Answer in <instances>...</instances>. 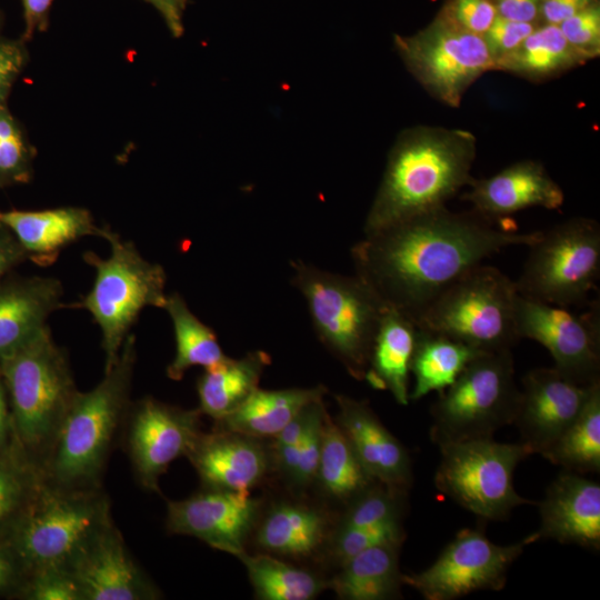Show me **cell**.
Returning <instances> with one entry per match:
<instances>
[{"mask_svg": "<svg viewBox=\"0 0 600 600\" xmlns=\"http://www.w3.org/2000/svg\"><path fill=\"white\" fill-rule=\"evenodd\" d=\"M326 413L322 400L317 401L301 438L297 466L291 476V479L299 484H308L317 478Z\"/></svg>", "mask_w": 600, "mask_h": 600, "instance_id": "42", "label": "cell"}, {"mask_svg": "<svg viewBox=\"0 0 600 600\" xmlns=\"http://www.w3.org/2000/svg\"><path fill=\"white\" fill-rule=\"evenodd\" d=\"M393 43L417 82L450 108H458L468 89L493 70L482 36L458 28L439 13L413 34H394Z\"/></svg>", "mask_w": 600, "mask_h": 600, "instance_id": "12", "label": "cell"}, {"mask_svg": "<svg viewBox=\"0 0 600 600\" xmlns=\"http://www.w3.org/2000/svg\"><path fill=\"white\" fill-rule=\"evenodd\" d=\"M2 26H3V14H2V12L0 11V38H1V29H2Z\"/></svg>", "mask_w": 600, "mask_h": 600, "instance_id": "53", "label": "cell"}, {"mask_svg": "<svg viewBox=\"0 0 600 600\" xmlns=\"http://www.w3.org/2000/svg\"><path fill=\"white\" fill-rule=\"evenodd\" d=\"M592 384H578L554 367L530 370L522 379L512 423L521 442L533 453H544L579 416Z\"/></svg>", "mask_w": 600, "mask_h": 600, "instance_id": "18", "label": "cell"}, {"mask_svg": "<svg viewBox=\"0 0 600 600\" xmlns=\"http://www.w3.org/2000/svg\"><path fill=\"white\" fill-rule=\"evenodd\" d=\"M551 463L576 473L600 470V381L592 384L589 397L576 420L541 454Z\"/></svg>", "mask_w": 600, "mask_h": 600, "instance_id": "35", "label": "cell"}, {"mask_svg": "<svg viewBox=\"0 0 600 600\" xmlns=\"http://www.w3.org/2000/svg\"><path fill=\"white\" fill-rule=\"evenodd\" d=\"M537 540L532 533L517 543L499 546L480 529H463L431 566L417 573L402 574V583L427 600H454L474 591L500 590L510 566Z\"/></svg>", "mask_w": 600, "mask_h": 600, "instance_id": "13", "label": "cell"}, {"mask_svg": "<svg viewBox=\"0 0 600 600\" xmlns=\"http://www.w3.org/2000/svg\"><path fill=\"white\" fill-rule=\"evenodd\" d=\"M82 600H158L162 592L132 557L113 522L103 524L67 568Z\"/></svg>", "mask_w": 600, "mask_h": 600, "instance_id": "16", "label": "cell"}, {"mask_svg": "<svg viewBox=\"0 0 600 600\" xmlns=\"http://www.w3.org/2000/svg\"><path fill=\"white\" fill-rule=\"evenodd\" d=\"M482 353L486 352L459 340L419 328L411 360L414 384L410 400H420L432 391L442 392Z\"/></svg>", "mask_w": 600, "mask_h": 600, "instance_id": "29", "label": "cell"}, {"mask_svg": "<svg viewBox=\"0 0 600 600\" xmlns=\"http://www.w3.org/2000/svg\"><path fill=\"white\" fill-rule=\"evenodd\" d=\"M246 567L258 598L263 600H310L324 588L323 582L306 570L269 554L237 557Z\"/></svg>", "mask_w": 600, "mask_h": 600, "instance_id": "36", "label": "cell"}, {"mask_svg": "<svg viewBox=\"0 0 600 600\" xmlns=\"http://www.w3.org/2000/svg\"><path fill=\"white\" fill-rule=\"evenodd\" d=\"M201 411L184 409L147 396L131 401L121 428L123 449L137 482L159 492L169 466L190 452L199 436Z\"/></svg>", "mask_w": 600, "mask_h": 600, "instance_id": "14", "label": "cell"}, {"mask_svg": "<svg viewBox=\"0 0 600 600\" xmlns=\"http://www.w3.org/2000/svg\"><path fill=\"white\" fill-rule=\"evenodd\" d=\"M136 362V337L129 333L101 381L89 391L77 392L41 468L47 482L66 489L102 488L110 453L131 403Z\"/></svg>", "mask_w": 600, "mask_h": 600, "instance_id": "3", "label": "cell"}, {"mask_svg": "<svg viewBox=\"0 0 600 600\" xmlns=\"http://www.w3.org/2000/svg\"><path fill=\"white\" fill-rule=\"evenodd\" d=\"M152 4L174 38L183 34V12L187 0H144Z\"/></svg>", "mask_w": 600, "mask_h": 600, "instance_id": "51", "label": "cell"}, {"mask_svg": "<svg viewBox=\"0 0 600 600\" xmlns=\"http://www.w3.org/2000/svg\"><path fill=\"white\" fill-rule=\"evenodd\" d=\"M63 288L52 277L9 276L0 283V357L16 350L64 307Z\"/></svg>", "mask_w": 600, "mask_h": 600, "instance_id": "24", "label": "cell"}, {"mask_svg": "<svg viewBox=\"0 0 600 600\" xmlns=\"http://www.w3.org/2000/svg\"><path fill=\"white\" fill-rule=\"evenodd\" d=\"M439 449L441 459L434 484L463 509L483 519L502 520L516 507L532 503L513 487L517 466L533 453L523 442L482 438L442 444Z\"/></svg>", "mask_w": 600, "mask_h": 600, "instance_id": "10", "label": "cell"}, {"mask_svg": "<svg viewBox=\"0 0 600 600\" xmlns=\"http://www.w3.org/2000/svg\"><path fill=\"white\" fill-rule=\"evenodd\" d=\"M517 296L514 281L481 263L440 293L416 323L482 352L508 350L520 340L514 327Z\"/></svg>", "mask_w": 600, "mask_h": 600, "instance_id": "7", "label": "cell"}, {"mask_svg": "<svg viewBox=\"0 0 600 600\" xmlns=\"http://www.w3.org/2000/svg\"><path fill=\"white\" fill-rule=\"evenodd\" d=\"M0 221L12 232L27 259L37 266H50L60 252L84 237L102 238L104 227L94 222L91 212L81 207L44 210L0 211Z\"/></svg>", "mask_w": 600, "mask_h": 600, "instance_id": "22", "label": "cell"}, {"mask_svg": "<svg viewBox=\"0 0 600 600\" xmlns=\"http://www.w3.org/2000/svg\"><path fill=\"white\" fill-rule=\"evenodd\" d=\"M498 16L518 22L540 23L539 0H492Z\"/></svg>", "mask_w": 600, "mask_h": 600, "instance_id": "50", "label": "cell"}, {"mask_svg": "<svg viewBox=\"0 0 600 600\" xmlns=\"http://www.w3.org/2000/svg\"><path fill=\"white\" fill-rule=\"evenodd\" d=\"M326 392L323 386L282 390L257 388L238 409L217 422L222 430L251 438L276 437L306 406L323 399Z\"/></svg>", "mask_w": 600, "mask_h": 600, "instance_id": "26", "label": "cell"}, {"mask_svg": "<svg viewBox=\"0 0 600 600\" xmlns=\"http://www.w3.org/2000/svg\"><path fill=\"white\" fill-rule=\"evenodd\" d=\"M404 531L400 520L360 527H340L333 542V553L340 564L353 556L384 543H402Z\"/></svg>", "mask_w": 600, "mask_h": 600, "instance_id": "39", "label": "cell"}, {"mask_svg": "<svg viewBox=\"0 0 600 600\" xmlns=\"http://www.w3.org/2000/svg\"><path fill=\"white\" fill-rule=\"evenodd\" d=\"M163 309L172 322L176 340V356L167 367L171 380H181L192 367L206 369L227 357L216 332L189 309L178 292L167 296Z\"/></svg>", "mask_w": 600, "mask_h": 600, "instance_id": "32", "label": "cell"}, {"mask_svg": "<svg viewBox=\"0 0 600 600\" xmlns=\"http://www.w3.org/2000/svg\"><path fill=\"white\" fill-rule=\"evenodd\" d=\"M36 149L8 106H0V190L29 183Z\"/></svg>", "mask_w": 600, "mask_h": 600, "instance_id": "37", "label": "cell"}, {"mask_svg": "<svg viewBox=\"0 0 600 600\" xmlns=\"http://www.w3.org/2000/svg\"><path fill=\"white\" fill-rule=\"evenodd\" d=\"M514 327L519 339L542 344L554 360V368L567 379L589 386L600 381L599 303L576 314L568 307L526 298L518 293Z\"/></svg>", "mask_w": 600, "mask_h": 600, "instance_id": "15", "label": "cell"}, {"mask_svg": "<svg viewBox=\"0 0 600 600\" xmlns=\"http://www.w3.org/2000/svg\"><path fill=\"white\" fill-rule=\"evenodd\" d=\"M111 519V501L102 488L66 489L42 479L11 543L28 573L47 567L68 568Z\"/></svg>", "mask_w": 600, "mask_h": 600, "instance_id": "9", "label": "cell"}, {"mask_svg": "<svg viewBox=\"0 0 600 600\" xmlns=\"http://www.w3.org/2000/svg\"><path fill=\"white\" fill-rule=\"evenodd\" d=\"M268 364L269 354L257 350L240 359L226 357L206 368L197 381L201 413L218 421L233 412L258 388Z\"/></svg>", "mask_w": 600, "mask_h": 600, "instance_id": "27", "label": "cell"}, {"mask_svg": "<svg viewBox=\"0 0 600 600\" xmlns=\"http://www.w3.org/2000/svg\"><path fill=\"white\" fill-rule=\"evenodd\" d=\"M418 330L412 319L387 308L380 320L363 378L373 389L388 390L402 406L410 401L409 376Z\"/></svg>", "mask_w": 600, "mask_h": 600, "instance_id": "25", "label": "cell"}, {"mask_svg": "<svg viewBox=\"0 0 600 600\" xmlns=\"http://www.w3.org/2000/svg\"><path fill=\"white\" fill-rule=\"evenodd\" d=\"M27 260L26 252L16 237L0 221V283L10 276L16 267Z\"/></svg>", "mask_w": 600, "mask_h": 600, "instance_id": "49", "label": "cell"}, {"mask_svg": "<svg viewBox=\"0 0 600 600\" xmlns=\"http://www.w3.org/2000/svg\"><path fill=\"white\" fill-rule=\"evenodd\" d=\"M326 520L318 511L296 504L273 507L259 527L258 543L284 556H308L321 543Z\"/></svg>", "mask_w": 600, "mask_h": 600, "instance_id": "33", "label": "cell"}, {"mask_svg": "<svg viewBox=\"0 0 600 600\" xmlns=\"http://www.w3.org/2000/svg\"><path fill=\"white\" fill-rule=\"evenodd\" d=\"M317 477L331 496L350 501L377 482L361 464L339 424L328 413L323 420Z\"/></svg>", "mask_w": 600, "mask_h": 600, "instance_id": "34", "label": "cell"}, {"mask_svg": "<svg viewBox=\"0 0 600 600\" xmlns=\"http://www.w3.org/2000/svg\"><path fill=\"white\" fill-rule=\"evenodd\" d=\"M28 60L24 40L0 38V106L7 104L11 89Z\"/></svg>", "mask_w": 600, "mask_h": 600, "instance_id": "45", "label": "cell"}, {"mask_svg": "<svg viewBox=\"0 0 600 600\" xmlns=\"http://www.w3.org/2000/svg\"><path fill=\"white\" fill-rule=\"evenodd\" d=\"M28 571L11 542H0V598L18 599Z\"/></svg>", "mask_w": 600, "mask_h": 600, "instance_id": "46", "label": "cell"}, {"mask_svg": "<svg viewBox=\"0 0 600 600\" xmlns=\"http://www.w3.org/2000/svg\"><path fill=\"white\" fill-rule=\"evenodd\" d=\"M207 488L249 490L268 468L263 448L254 438L219 429L199 436L187 454Z\"/></svg>", "mask_w": 600, "mask_h": 600, "instance_id": "23", "label": "cell"}, {"mask_svg": "<svg viewBox=\"0 0 600 600\" xmlns=\"http://www.w3.org/2000/svg\"><path fill=\"white\" fill-rule=\"evenodd\" d=\"M102 239L110 246L107 258L93 251L83 260L94 268L92 288L69 307L87 310L101 332L104 371L117 361L126 338L147 307L163 309L167 274L162 266L142 257L132 241L104 227Z\"/></svg>", "mask_w": 600, "mask_h": 600, "instance_id": "5", "label": "cell"}, {"mask_svg": "<svg viewBox=\"0 0 600 600\" xmlns=\"http://www.w3.org/2000/svg\"><path fill=\"white\" fill-rule=\"evenodd\" d=\"M259 510L249 490L207 488L187 499L168 501V532L194 537L213 549L238 557Z\"/></svg>", "mask_w": 600, "mask_h": 600, "instance_id": "17", "label": "cell"}, {"mask_svg": "<svg viewBox=\"0 0 600 600\" xmlns=\"http://www.w3.org/2000/svg\"><path fill=\"white\" fill-rule=\"evenodd\" d=\"M18 599L22 600H82L81 590L63 567H47L28 573Z\"/></svg>", "mask_w": 600, "mask_h": 600, "instance_id": "40", "label": "cell"}, {"mask_svg": "<svg viewBox=\"0 0 600 600\" xmlns=\"http://www.w3.org/2000/svg\"><path fill=\"white\" fill-rule=\"evenodd\" d=\"M439 14L458 28L483 36L498 17L492 0H447Z\"/></svg>", "mask_w": 600, "mask_h": 600, "instance_id": "43", "label": "cell"}, {"mask_svg": "<svg viewBox=\"0 0 600 600\" xmlns=\"http://www.w3.org/2000/svg\"><path fill=\"white\" fill-rule=\"evenodd\" d=\"M588 62L562 34L559 26L539 23L494 70L541 82Z\"/></svg>", "mask_w": 600, "mask_h": 600, "instance_id": "30", "label": "cell"}, {"mask_svg": "<svg viewBox=\"0 0 600 600\" xmlns=\"http://www.w3.org/2000/svg\"><path fill=\"white\" fill-rule=\"evenodd\" d=\"M12 436L13 431L9 400L0 371V450L10 442Z\"/></svg>", "mask_w": 600, "mask_h": 600, "instance_id": "52", "label": "cell"}, {"mask_svg": "<svg viewBox=\"0 0 600 600\" xmlns=\"http://www.w3.org/2000/svg\"><path fill=\"white\" fill-rule=\"evenodd\" d=\"M291 284L303 296L320 342L356 379L363 380L373 340L388 307L357 274L343 276L297 260Z\"/></svg>", "mask_w": 600, "mask_h": 600, "instance_id": "6", "label": "cell"}, {"mask_svg": "<svg viewBox=\"0 0 600 600\" xmlns=\"http://www.w3.org/2000/svg\"><path fill=\"white\" fill-rule=\"evenodd\" d=\"M539 23L518 22L497 17L482 38L493 61L498 63L510 56Z\"/></svg>", "mask_w": 600, "mask_h": 600, "instance_id": "44", "label": "cell"}, {"mask_svg": "<svg viewBox=\"0 0 600 600\" xmlns=\"http://www.w3.org/2000/svg\"><path fill=\"white\" fill-rule=\"evenodd\" d=\"M538 540L553 539L600 549V486L579 473L564 471L548 487L540 503Z\"/></svg>", "mask_w": 600, "mask_h": 600, "instance_id": "21", "label": "cell"}, {"mask_svg": "<svg viewBox=\"0 0 600 600\" xmlns=\"http://www.w3.org/2000/svg\"><path fill=\"white\" fill-rule=\"evenodd\" d=\"M530 247L516 283L519 294L561 307L587 302L600 271V226L576 217L558 223Z\"/></svg>", "mask_w": 600, "mask_h": 600, "instance_id": "11", "label": "cell"}, {"mask_svg": "<svg viewBox=\"0 0 600 600\" xmlns=\"http://www.w3.org/2000/svg\"><path fill=\"white\" fill-rule=\"evenodd\" d=\"M477 139L464 129L419 124L402 130L363 226L372 234L446 207L473 179Z\"/></svg>", "mask_w": 600, "mask_h": 600, "instance_id": "2", "label": "cell"}, {"mask_svg": "<svg viewBox=\"0 0 600 600\" xmlns=\"http://www.w3.org/2000/svg\"><path fill=\"white\" fill-rule=\"evenodd\" d=\"M401 543H384L364 550L341 564L330 587L341 599L384 600L400 594Z\"/></svg>", "mask_w": 600, "mask_h": 600, "instance_id": "28", "label": "cell"}, {"mask_svg": "<svg viewBox=\"0 0 600 600\" xmlns=\"http://www.w3.org/2000/svg\"><path fill=\"white\" fill-rule=\"evenodd\" d=\"M404 494L406 491L373 484L351 501L340 527L360 528L400 520Z\"/></svg>", "mask_w": 600, "mask_h": 600, "instance_id": "38", "label": "cell"}, {"mask_svg": "<svg viewBox=\"0 0 600 600\" xmlns=\"http://www.w3.org/2000/svg\"><path fill=\"white\" fill-rule=\"evenodd\" d=\"M519 397L511 349L482 353L431 406L430 438L438 447L492 438L513 423Z\"/></svg>", "mask_w": 600, "mask_h": 600, "instance_id": "8", "label": "cell"}, {"mask_svg": "<svg viewBox=\"0 0 600 600\" xmlns=\"http://www.w3.org/2000/svg\"><path fill=\"white\" fill-rule=\"evenodd\" d=\"M337 423L367 472L379 483L406 491L411 460L402 443L382 424L367 401L338 394Z\"/></svg>", "mask_w": 600, "mask_h": 600, "instance_id": "19", "label": "cell"}, {"mask_svg": "<svg viewBox=\"0 0 600 600\" xmlns=\"http://www.w3.org/2000/svg\"><path fill=\"white\" fill-rule=\"evenodd\" d=\"M463 199L487 219L503 218L531 207L558 210L564 202L562 188L543 163L517 161L486 179H472Z\"/></svg>", "mask_w": 600, "mask_h": 600, "instance_id": "20", "label": "cell"}, {"mask_svg": "<svg viewBox=\"0 0 600 600\" xmlns=\"http://www.w3.org/2000/svg\"><path fill=\"white\" fill-rule=\"evenodd\" d=\"M54 0H21L24 30L21 37L26 42L36 32H44L49 27L51 7Z\"/></svg>", "mask_w": 600, "mask_h": 600, "instance_id": "47", "label": "cell"}, {"mask_svg": "<svg viewBox=\"0 0 600 600\" xmlns=\"http://www.w3.org/2000/svg\"><path fill=\"white\" fill-rule=\"evenodd\" d=\"M541 231L494 228L471 210L447 207L390 226L351 248L354 274L386 307L414 322L454 281L509 246H531Z\"/></svg>", "mask_w": 600, "mask_h": 600, "instance_id": "1", "label": "cell"}, {"mask_svg": "<svg viewBox=\"0 0 600 600\" xmlns=\"http://www.w3.org/2000/svg\"><path fill=\"white\" fill-rule=\"evenodd\" d=\"M599 0H539L540 23L559 26L562 21Z\"/></svg>", "mask_w": 600, "mask_h": 600, "instance_id": "48", "label": "cell"}, {"mask_svg": "<svg viewBox=\"0 0 600 600\" xmlns=\"http://www.w3.org/2000/svg\"><path fill=\"white\" fill-rule=\"evenodd\" d=\"M559 28L567 41L587 61L600 56V2L569 17Z\"/></svg>", "mask_w": 600, "mask_h": 600, "instance_id": "41", "label": "cell"}, {"mask_svg": "<svg viewBox=\"0 0 600 600\" xmlns=\"http://www.w3.org/2000/svg\"><path fill=\"white\" fill-rule=\"evenodd\" d=\"M13 436L41 469L79 391L66 350L47 324L26 343L0 357Z\"/></svg>", "mask_w": 600, "mask_h": 600, "instance_id": "4", "label": "cell"}, {"mask_svg": "<svg viewBox=\"0 0 600 600\" xmlns=\"http://www.w3.org/2000/svg\"><path fill=\"white\" fill-rule=\"evenodd\" d=\"M41 469L14 436L0 450V542H11L42 483Z\"/></svg>", "mask_w": 600, "mask_h": 600, "instance_id": "31", "label": "cell"}]
</instances>
